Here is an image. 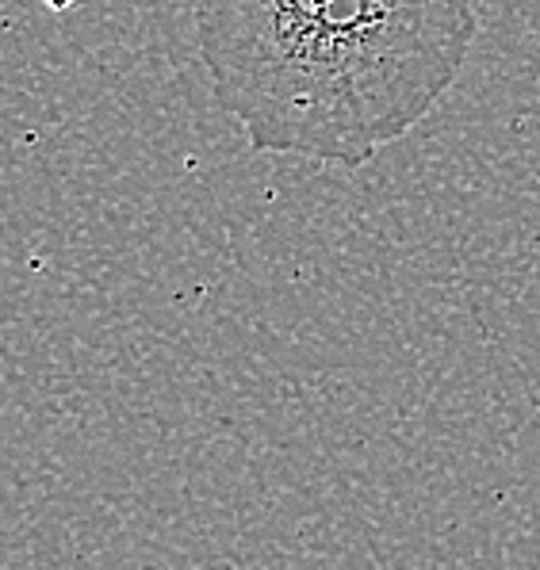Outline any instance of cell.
<instances>
[{
	"label": "cell",
	"mask_w": 540,
	"mask_h": 570,
	"mask_svg": "<svg viewBox=\"0 0 540 570\" xmlns=\"http://www.w3.org/2000/svg\"><path fill=\"white\" fill-rule=\"evenodd\" d=\"M192 23L246 142L334 169L411 135L479 39L475 0H196Z\"/></svg>",
	"instance_id": "1"
}]
</instances>
